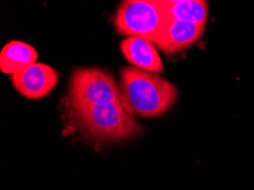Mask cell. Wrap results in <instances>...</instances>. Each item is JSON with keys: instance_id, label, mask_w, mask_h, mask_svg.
<instances>
[{"instance_id": "obj_1", "label": "cell", "mask_w": 254, "mask_h": 190, "mask_svg": "<svg viewBox=\"0 0 254 190\" xmlns=\"http://www.w3.org/2000/svg\"><path fill=\"white\" fill-rule=\"evenodd\" d=\"M119 86L125 107L132 115L141 118L165 114L179 96L175 84L163 76L133 66L122 67Z\"/></svg>"}, {"instance_id": "obj_2", "label": "cell", "mask_w": 254, "mask_h": 190, "mask_svg": "<svg viewBox=\"0 0 254 190\" xmlns=\"http://www.w3.org/2000/svg\"><path fill=\"white\" fill-rule=\"evenodd\" d=\"M82 132L99 141H120L137 137L142 127L122 103L70 108Z\"/></svg>"}, {"instance_id": "obj_3", "label": "cell", "mask_w": 254, "mask_h": 190, "mask_svg": "<svg viewBox=\"0 0 254 190\" xmlns=\"http://www.w3.org/2000/svg\"><path fill=\"white\" fill-rule=\"evenodd\" d=\"M168 21L160 0H126L119 6L114 23L119 34L154 42Z\"/></svg>"}, {"instance_id": "obj_4", "label": "cell", "mask_w": 254, "mask_h": 190, "mask_svg": "<svg viewBox=\"0 0 254 190\" xmlns=\"http://www.w3.org/2000/svg\"><path fill=\"white\" fill-rule=\"evenodd\" d=\"M122 103L119 83L112 73L104 68H76L72 73L68 108Z\"/></svg>"}, {"instance_id": "obj_5", "label": "cell", "mask_w": 254, "mask_h": 190, "mask_svg": "<svg viewBox=\"0 0 254 190\" xmlns=\"http://www.w3.org/2000/svg\"><path fill=\"white\" fill-rule=\"evenodd\" d=\"M14 88L29 99H40L48 96L59 83V73L54 67L34 63L10 77Z\"/></svg>"}, {"instance_id": "obj_6", "label": "cell", "mask_w": 254, "mask_h": 190, "mask_svg": "<svg viewBox=\"0 0 254 190\" xmlns=\"http://www.w3.org/2000/svg\"><path fill=\"white\" fill-rule=\"evenodd\" d=\"M205 26L206 24L169 19L153 44L167 55H172L195 45L203 36Z\"/></svg>"}, {"instance_id": "obj_7", "label": "cell", "mask_w": 254, "mask_h": 190, "mask_svg": "<svg viewBox=\"0 0 254 190\" xmlns=\"http://www.w3.org/2000/svg\"><path fill=\"white\" fill-rule=\"evenodd\" d=\"M120 48L131 66L156 74L164 72L162 58L151 40L137 37L127 38L120 44Z\"/></svg>"}, {"instance_id": "obj_8", "label": "cell", "mask_w": 254, "mask_h": 190, "mask_svg": "<svg viewBox=\"0 0 254 190\" xmlns=\"http://www.w3.org/2000/svg\"><path fill=\"white\" fill-rule=\"evenodd\" d=\"M38 53L32 46L22 41H10L0 53V69L13 75L30 65L37 63Z\"/></svg>"}, {"instance_id": "obj_9", "label": "cell", "mask_w": 254, "mask_h": 190, "mask_svg": "<svg viewBox=\"0 0 254 190\" xmlns=\"http://www.w3.org/2000/svg\"><path fill=\"white\" fill-rule=\"evenodd\" d=\"M169 19L206 24L209 5L204 0H160Z\"/></svg>"}]
</instances>
